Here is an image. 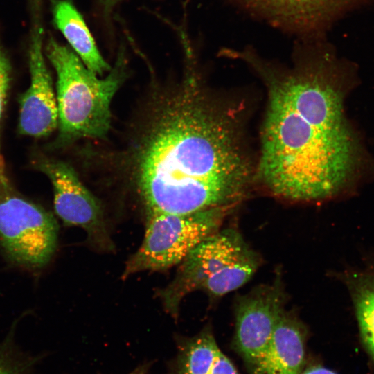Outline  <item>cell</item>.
<instances>
[{
	"label": "cell",
	"mask_w": 374,
	"mask_h": 374,
	"mask_svg": "<svg viewBox=\"0 0 374 374\" xmlns=\"http://www.w3.org/2000/svg\"><path fill=\"white\" fill-rule=\"evenodd\" d=\"M308 39L290 66L249 48L222 51L256 72L267 91L255 180L273 195L296 202L341 194L355 181L363 159L344 111L347 69L332 50Z\"/></svg>",
	"instance_id": "6da1fadb"
},
{
	"label": "cell",
	"mask_w": 374,
	"mask_h": 374,
	"mask_svg": "<svg viewBox=\"0 0 374 374\" xmlns=\"http://www.w3.org/2000/svg\"><path fill=\"white\" fill-rule=\"evenodd\" d=\"M191 72L158 105L136 149V184L147 212L233 208L255 181L243 106L212 93Z\"/></svg>",
	"instance_id": "7a4b0ae2"
},
{
	"label": "cell",
	"mask_w": 374,
	"mask_h": 374,
	"mask_svg": "<svg viewBox=\"0 0 374 374\" xmlns=\"http://www.w3.org/2000/svg\"><path fill=\"white\" fill-rule=\"evenodd\" d=\"M46 54L57 73L59 140L104 138L110 128L111 101L125 78L123 53L103 79L52 37L47 41Z\"/></svg>",
	"instance_id": "3957f363"
},
{
	"label": "cell",
	"mask_w": 374,
	"mask_h": 374,
	"mask_svg": "<svg viewBox=\"0 0 374 374\" xmlns=\"http://www.w3.org/2000/svg\"><path fill=\"white\" fill-rule=\"evenodd\" d=\"M179 265L173 280L160 292L174 315L192 292L203 290L216 298L240 288L256 273L260 258L238 231L224 229L206 238Z\"/></svg>",
	"instance_id": "277c9868"
},
{
	"label": "cell",
	"mask_w": 374,
	"mask_h": 374,
	"mask_svg": "<svg viewBox=\"0 0 374 374\" xmlns=\"http://www.w3.org/2000/svg\"><path fill=\"white\" fill-rule=\"evenodd\" d=\"M231 209L219 207L187 215L147 212L143 242L127 260L123 277L179 265L197 245L220 229Z\"/></svg>",
	"instance_id": "5b68a950"
},
{
	"label": "cell",
	"mask_w": 374,
	"mask_h": 374,
	"mask_svg": "<svg viewBox=\"0 0 374 374\" xmlns=\"http://www.w3.org/2000/svg\"><path fill=\"white\" fill-rule=\"evenodd\" d=\"M54 215L24 197L8 179H0V248L7 260L38 270L51 260L57 244Z\"/></svg>",
	"instance_id": "8992f818"
},
{
	"label": "cell",
	"mask_w": 374,
	"mask_h": 374,
	"mask_svg": "<svg viewBox=\"0 0 374 374\" xmlns=\"http://www.w3.org/2000/svg\"><path fill=\"white\" fill-rule=\"evenodd\" d=\"M30 28L28 60L30 74L28 89L19 98L18 130L22 135L40 138L58 126L56 96L44 56L42 0H29Z\"/></svg>",
	"instance_id": "52a82bcc"
},
{
	"label": "cell",
	"mask_w": 374,
	"mask_h": 374,
	"mask_svg": "<svg viewBox=\"0 0 374 374\" xmlns=\"http://www.w3.org/2000/svg\"><path fill=\"white\" fill-rule=\"evenodd\" d=\"M284 294L278 282L256 288L237 300L234 350L253 374L285 312Z\"/></svg>",
	"instance_id": "ba28073f"
},
{
	"label": "cell",
	"mask_w": 374,
	"mask_h": 374,
	"mask_svg": "<svg viewBox=\"0 0 374 374\" xmlns=\"http://www.w3.org/2000/svg\"><path fill=\"white\" fill-rule=\"evenodd\" d=\"M35 167L50 179L54 209L63 223L84 229L89 238L99 244L110 245L99 202L82 183L73 167L45 157L37 160Z\"/></svg>",
	"instance_id": "9c48e42d"
},
{
	"label": "cell",
	"mask_w": 374,
	"mask_h": 374,
	"mask_svg": "<svg viewBox=\"0 0 374 374\" xmlns=\"http://www.w3.org/2000/svg\"><path fill=\"white\" fill-rule=\"evenodd\" d=\"M278 28L315 37L323 28L366 0H231Z\"/></svg>",
	"instance_id": "30bf717a"
},
{
	"label": "cell",
	"mask_w": 374,
	"mask_h": 374,
	"mask_svg": "<svg viewBox=\"0 0 374 374\" xmlns=\"http://www.w3.org/2000/svg\"><path fill=\"white\" fill-rule=\"evenodd\" d=\"M307 339L305 325L285 310L253 374H301L307 365Z\"/></svg>",
	"instance_id": "8fae6325"
},
{
	"label": "cell",
	"mask_w": 374,
	"mask_h": 374,
	"mask_svg": "<svg viewBox=\"0 0 374 374\" xmlns=\"http://www.w3.org/2000/svg\"><path fill=\"white\" fill-rule=\"evenodd\" d=\"M171 374H239L220 348L211 328H205L179 344Z\"/></svg>",
	"instance_id": "7c38bea8"
},
{
	"label": "cell",
	"mask_w": 374,
	"mask_h": 374,
	"mask_svg": "<svg viewBox=\"0 0 374 374\" xmlns=\"http://www.w3.org/2000/svg\"><path fill=\"white\" fill-rule=\"evenodd\" d=\"M52 12L61 31L84 64L96 74L111 70L97 48L82 16L69 0H53Z\"/></svg>",
	"instance_id": "4fadbf2b"
},
{
	"label": "cell",
	"mask_w": 374,
	"mask_h": 374,
	"mask_svg": "<svg viewBox=\"0 0 374 374\" xmlns=\"http://www.w3.org/2000/svg\"><path fill=\"white\" fill-rule=\"evenodd\" d=\"M341 278L352 296L361 339L374 362V271H349Z\"/></svg>",
	"instance_id": "5bb4252c"
},
{
	"label": "cell",
	"mask_w": 374,
	"mask_h": 374,
	"mask_svg": "<svg viewBox=\"0 0 374 374\" xmlns=\"http://www.w3.org/2000/svg\"><path fill=\"white\" fill-rule=\"evenodd\" d=\"M36 359L17 348L13 330L0 343V374H35Z\"/></svg>",
	"instance_id": "9a60e30c"
},
{
	"label": "cell",
	"mask_w": 374,
	"mask_h": 374,
	"mask_svg": "<svg viewBox=\"0 0 374 374\" xmlns=\"http://www.w3.org/2000/svg\"><path fill=\"white\" fill-rule=\"evenodd\" d=\"M11 80V66L10 61L0 44V132L3 115L6 104L8 90ZM0 178L8 179L6 165L1 150L0 141Z\"/></svg>",
	"instance_id": "2e32d148"
},
{
	"label": "cell",
	"mask_w": 374,
	"mask_h": 374,
	"mask_svg": "<svg viewBox=\"0 0 374 374\" xmlns=\"http://www.w3.org/2000/svg\"><path fill=\"white\" fill-rule=\"evenodd\" d=\"M301 374H337L319 363L307 364Z\"/></svg>",
	"instance_id": "e0dca14e"
},
{
	"label": "cell",
	"mask_w": 374,
	"mask_h": 374,
	"mask_svg": "<svg viewBox=\"0 0 374 374\" xmlns=\"http://www.w3.org/2000/svg\"><path fill=\"white\" fill-rule=\"evenodd\" d=\"M105 12H109L121 0H99Z\"/></svg>",
	"instance_id": "ac0fdd59"
},
{
	"label": "cell",
	"mask_w": 374,
	"mask_h": 374,
	"mask_svg": "<svg viewBox=\"0 0 374 374\" xmlns=\"http://www.w3.org/2000/svg\"><path fill=\"white\" fill-rule=\"evenodd\" d=\"M148 366L145 365L140 366L128 374H147Z\"/></svg>",
	"instance_id": "d6986e66"
}]
</instances>
